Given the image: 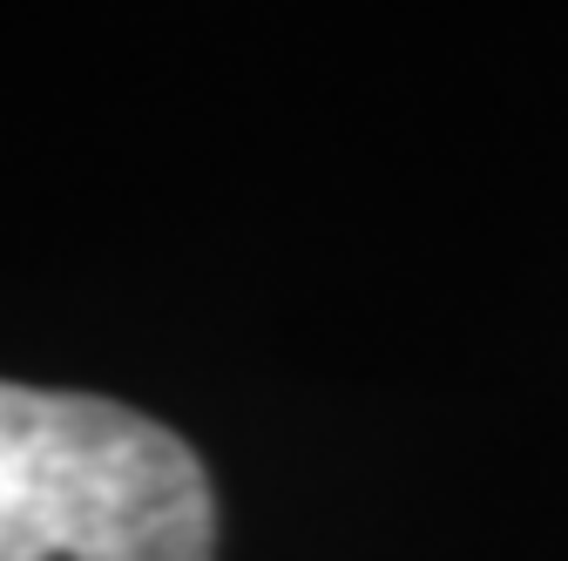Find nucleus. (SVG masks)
I'll return each instance as SVG.
<instances>
[{"mask_svg": "<svg viewBox=\"0 0 568 561\" xmlns=\"http://www.w3.org/2000/svg\"><path fill=\"white\" fill-rule=\"evenodd\" d=\"M203 460L150 412L0 379V561H210Z\"/></svg>", "mask_w": 568, "mask_h": 561, "instance_id": "nucleus-1", "label": "nucleus"}]
</instances>
